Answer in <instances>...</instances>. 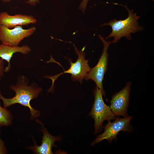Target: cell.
<instances>
[{"label": "cell", "instance_id": "cell-1", "mask_svg": "<svg viewBox=\"0 0 154 154\" xmlns=\"http://www.w3.org/2000/svg\"><path fill=\"white\" fill-rule=\"evenodd\" d=\"M29 82V79L26 76H19L15 84L11 85L10 86V89L15 92V96L12 98H5L1 94L0 90V96L3 107L7 108L16 104H20L29 108L31 119L33 120L40 116V112L39 110L31 106L30 102L32 100L37 98L42 89L34 82L28 85Z\"/></svg>", "mask_w": 154, "mask_h": 154}, {"label": "cell", "instance_id": "cell-2", "mask_svg": "<svg viewBox=\"0 0 154 154\" xmlns=\"http://www.w3.org/2000/svg\"><path fill=\"white\" fill-rule=\"evenodd\" d=\"M123 6L128 13V16L127 18L119 20L114 19L100 26L102 27L109 25L111 27L112 32L106 39L113 38L112 43H117L123 37H125L127 39L131 40L132 39L131 33H135L143 29L137 22L140 17L137 15L136 13H134L133 10L129 9L127 5Z\"/></svg>", "mask_w": 154, "mask_h": 154}, {"label": "cell", "instance_id": "cell-3", "mask_svg": "<svg viewBox=\"0 0 154 154\" xmlns=\"http://www.w3.org/2000/svg\"><path fill=\"white\" fill-rule=\"evenodd\" d=\"M94 100L91 110L88 115L94 121V135L101 130L103 123L105 120L108 121L115 120L116 117L109 106L104 102L101 90L96 86L94 92Z\"/></svg>", "mask_w": 154, "mask_h": 154}, {"label": "cell", "instance_id": "cell-4", "mask_svg": "<svg viewBox=\"0 0 154 154\" xmlns=\"http://www.w3.org/2000/svg\"><path fill=\"white\" fill-rule=\"evenodd\" d=\"M72 44L74 46L75 52L78 56L77 60L74 63L72 62L70 59H68L70 66L68 70L56 75L45 76V78L50 79L52 80V84L48 90L49 91L53 87L55 81L60 75L64 73L70 74L72 80L78 81L82 83L83 80L85 78L91 68L88 63V60L85 59V54L84 52L85 46L81 50H79L74 45Z\"/></svg>", "mask_w": 154, "mask_h": 154}, {"label": "cell", "instance_id": "cell-5", "mask_svg": "<svg viewBox=\"0 0 154 154\" xmlns=\"http://www.w3.org/2000/svg\"><path fill=\"white\" fill-rule=\"evenodd\" d=\"M133 116H128L123 118L117 117L112 122L108 121V123L103 127L104 128L103 133L97 136L91 143V145L94 146L105 139L110 143L114 139L116 141L117 135L120 131L132 133L133 128L130 122Z\"/></svg>", "mask_w": 154, "mask_h": 154}, {"label": "cell", "instance_id": "cell-6", "mask_svg": "<svg viewBox=\"0 0 154 154\" xmlns=\"http://www.w3.org/2000/svg\"><path fill=\"white\" fill-rule=\"evenodd\" d=\"M98 36L104 45L102 53L97 64L93 68H91L85 78L86 80H93L96 84V86L101 90L103 95H105L102 82L104 75L107 69L108 56L107 50L112 42V41H106L100 35Z\"/></svg>", "mask_w": 154, "mask_h": 154}, {"label": "cell", "instance_id": "cell-7", "mask_svg": "<svg viewBox=\"0 0 154 154\" xmlns=\"http://www.w3.org/2000/svg\"><path fill=\"white\" fill-rule=\"evenodd\" d=\"M36 30L35 27L24 29L22 26H17L9 29L0 25V41L5 44L17 46L23 39L31 36Z\"/></svg>", "mask_w": 154, "mask_h": 154}, {"label": "cell", "instance_id": "cell-8", "mask_svg": "<svg viewBox=\"0 0 154 154\" xmlns=\"http://www.w3.org/2000/svg\"><path fill=\"white\" fill-rule=\"evenodd\" d=\"M131 82H127L125 87L113 95L110 101V108L114 115L117 117L128 116L127 112L129 102V94Z\"/></svg>", "mask_w": 154, "mask_h": 154}, {"label": "cell", "instance_id": "cell-9", "mask_svg": "<svg viewBox=\"0 0 154 154\" xmlns=\"http://www.w3.org/2000/svg\"><path fill=\"white\" fill-rule=\"evenodd\" d=\"M35 121L41 125V129L40 130L43 134L41 143L40 146L38 145L35 140L33 138L34 145L27 147V148L31 150L36 154H54L52 151V147H57L55 142L57 141H60L62 140V138L60 135L54 136L51 135L40 121L37 119Z\"/></svg>", "mask_w": 154, "mask_h": 154}, {"label": "cell", "instance_id": "cell-10", "mask_svg": "<svg viewBox=\"0 0 154 154\" xmlns=\"http://www.w3.org/2000/svg\"><path fill=\"white\" fill-rule=\"evenodd\" d=\"M37 22L36 19L31 15L19 14L11 15L6 11L0 13V25L9 29L17 26H27L34 24Z\"/></svg>", "mask_w": 154, "mask_h": 154}, {"label": "cell", "instance_id": "cell-11", "mask_svg": "<svg viewBox=\"0 0 154 154\" xmlns=\"http://www.w3.org/2000/svg\"><path fill=\"white\" fill-rule=\"evenodd\" d=\"M30 47L27 45L22 46H12L1 43L0 44V58L7 61V66L4 69V72H7L11 68L10 60L13 54L19 52L24 54H29L31 52Z\"/></svg>", "mask_w": 154, "mask_h": 154}, {"label": "cell", "instance_id": "cell-12", "mask_svg": "<svg viewBox=\"0 0 154 154\" xmlns=\"http://www.w3.org/2000/svg\"><path fill=\"white\" fill-rule=\"evenodd\" d=\"M1 100L0 96V124L2 126L8 127L12 125L13 116L9 110L1 106Z\"/></svg>", "mask_w": 154, "mask_h": 154}, {"label": "cell", "instance_id": "cell-13", "mask_svg": "<svg viewBox=\"0 0 154 154\" xmlns=\"http://www.w3.org/2000/svg\"><path fill=\"white\" fill-rule=\"evenodd\" d=\"M7 153L4 141L0 138V154H5Z\"/></svg>", "mask_w": 154, "mask_h": 154}, {"label": "cell", "instance_id": "cell-14", "mask_svg": "<svg viewBox=\"0 0 154 154\" xmlns=\"http://www.w3.org/2000/svg\"><path fill=\"white\" fill-rule=\"evenodd\" d=\"M4 60L0 58V84L1 80L3 76L4 72Z\"/></svg>", "mask_w": 154, "mask_h": 154}, {"label": "cell", "instance_id": "cell-15", "mask_svg": "<svg viewBox=\"0 0 154 154\" xmlns=\"http://www.w3.org/2000/svg\"><path fill=\"white\" fill-rule=\"evenodd\" d=\"M89 0H83L79 5L78 8L81 10L83 13H84L85 11Z\"/></svg>", "mask_w": 154, "mask_h": 154}, {"label": "cell", "instance_id": "cell-16", "mask_svg": "<svg viewBox=\"0 0 154 154\" xmlns=\"http://www.w3.org/2000/svg\"><path fill=\"white\" fill-rule=\"evenodd\" d=\"M4 3L9 2L12 0H3ZM39 1V0H29L26 1V3L31 5L35 6Z\"/></svg>", "mask_w": 154, "mask_h": 154}, {"label": "cell", "instance_id": "cell-17", "mask_svg": "<svg viewBox=\"0 0 154 154\" xmlns=\"http://www.w3.org/2000/svg\"><path fill=\"white\" fill-rule=\"evenodd\" d=\"M2 126V125H1V124H0V134L1 133V128Z\"/></svg>", "mask_w": 154, "mask_h": 154}, {"label": "cell", "instance_id": "cell-18", "mask_svg": "<svg viewBox=\"0 0 154 154\" xmlns=\"http://www.w3.org/2000/svg\"><path fill=\"white\" fill-rule=\"evenodd\" d=\"M152 0L153 1H154V0Z\"/></svg>", "mask_w": 154, "mask_h": 154}, {"label": "cell", "instance_id": "cell-19", "mask_svg": "<svg viewBox=\"0 0 154 154\" xmlns=\"http://www.w3.org/2000/svg\"><path fill=\"white\" fill-rule=\"evenodd\" d=\"M1 0H0V1H1Z\"/></svg>", "mask_w": 154, "mask_h": 154}]
</instances>
